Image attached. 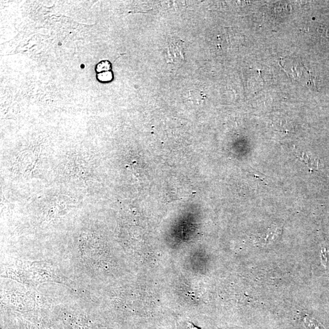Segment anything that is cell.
<instances>
[{
    "label": "cell",
    "mask_w": 329,
    "mask_h": 329,
    "mask_svg": "<svg viewBox=\"0 0 329 329\" xmlns=\"http://www.w3.org/2000/svg\"><path fill=\"white\" fill-rule=\"evenodd\" d=\"M296 157L305 162L306 164L307 165L308 168H310L311 170L318 169V161L316 158L311 156V155H308L307 154H306V153L298 154V155H296Z\"/></svg>",
    "instance_id": "6da1fadb"
},
{
    "label": "cell",
    "mask_w": 329,
    "mask_h": 329,
    "mask_svg": "<svg viewBox=\"0 0 329 329\" xmlns=\"http://www.w3.org/2000/svg\"><path fill=\"white\" fill-rule=\"evenodd\" d=\"M305 323L306 328L308 329H325L320 323L313 319L307 318Z\"/></svg>",
    "instance_id": "7a4b0ae2"
},
{
    "label": "cell",
    "mask_w": 329,
    "mask_h": 329,
    "mask_svg": "<svg viewBox=\"0 0 329 329\" xmlns=\"http://www.w3.org/2000/svg\"><path fill=\"white\" fill-rule=\"evenodd\" d=\"M98 78L102 82H110L113 78L112 73L110 71H105V72L99 74Z\"/></svg>",
    "instance_id": "3957f363"
},
{
    "label": "cell",
    "mask_w": 329,
    "mask_h": 329,
    "mask_svg": "<svg viewBox=\"0 0 329 329\" xmlns=\"http://www.w3.org/2000/svg\"><path fill=\"white\" fill-rule=\"evenodd\" d=\"M110 64L108 61H103L98 64L96 66V71L98 72H102V71H108L110 70Z\"/></svg>",
    "instance_id": "277c9868"
},
{
    "label": "cell",
    "mask_w": 329,
    "mask_h": 329,
    "mask_svg": "<svg viewBox=\"0 0 329 329\" xmlns=\"http://www.w3.org/2000/svg\"><path fill=\"white\" fill-rule=\"evenodd\" d=\"M188 329H197V328H195V326H190V327H189V328H188Z\"/></svg>",
    "instance_id": "5b68a950"
},
{
    "label": "cell",
    "mask_w": 329,
    "mask_h": 329,
    "mask_svg": "<svg viewBox=\"0 0 329 329\" xmlns=\"http://www.w3.org/2000/svg\"><path fill=\"white\" fill-rule=\"evenodd\" d=\"M59 45H62V44L59 43Z\"/></svg>",
    "instance_id": "8992f818"
}]
</instances>
